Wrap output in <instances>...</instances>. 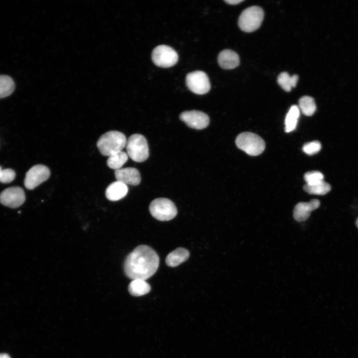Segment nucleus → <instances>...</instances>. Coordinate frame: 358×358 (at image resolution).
Segmentation results:
<instances>
[{
    "label": "nucleus",
    "instance_id": "nucleus-1",
    "mask_svg": "<svg viewBox=\"0 0 358 358\" xmlns=\"http://www.w3.org/2000/svg\"><path fill=\"white\" fill-rule=\"evenodd\" d=\"M159 265V257L152 248L140 245L126 258L124 263L125 274L129 278L145 280L156 272Z\"/></svg>",
    "mask_w": 358,
    "mask_h": 358
},
{
    "label": "nucleus",
    "instance_id": "nucleus-2",
    "mask_svg": "<svg viewBox=\"0 0 358 358\" xmlns=\"http://www.w3.org/2000/svg\"><path fill=\"white\" fill-rule=\"evenodd\" d=\"M127 139L125 135L118 131H109L102 135L96 145L100 153L105 156L122 151L126 147Z\"/></svg>",
    "mask_w": 358,
    "mask_h": 358
},
{
    "label": "nucleus",
    "instance_id": "nucleus-3",
    "mask_svg": "<svg viewBox=\"0 0 358 358\" xmlns=\"http://www.w3.org/2000/svg\"><path fill=\"white\" fill-rule=\"evenodd\" d=\"M237 147L251 156H257L263 152L265 149L264 140L256 134L245 132L240 133L236 138Z\"/></svg>",
    "mask_w": 358,
    "mask_h": 358
},
{
    "label": "nucleus",
    "instance_id": "nucleus-4",
    "mask_svg": "<svg viewBox=\"0 0 358 358\" xmlns=\"http://www.w3.org/2000/svg\"><path fill=\"white\" fill-rule=\"evenodd\" d=\"M264 12L258 6H252L244 9L238 19L240 28L246 32L256 30L261 26L263 20Z\"/></svg>",
    "mask_w": 358,
    "mask_h": 358
},
{
    "label": "nucleus",
    "instance_id": "nucleus-5",
    "mask_svg": "<svg viewBox=\"0 0 358 358\" xmlns=\"http://www.w3.org/2000/svg\"><path fill=\"white\" fill-rule=\"evenodd\" d=\"M128 155L136 162H143L149 155L148 143L145 137L139 134L131 135L126 143Z\"/></svg>",
    "mask_w": 358,
    "mask_h": 358
},
{
    "label": "nucleus",
    "instance_id": "nucleus-6",
    "mask_svg": "<svg viewBox=\"0 0 358 358\" xmlns=\"http://www.w3.org/2000/svg\"><path fill=\"white\" fill-rule=\"evenodd\" d=\"M149 209L153 217L162 221L172 220L178 212L174 202L166 198L155 199L151 202Z\"/></svg>",
    "mask_w": 358,
    "mask_h": 358
},
{
    "label": "nucleus",
    "instance_id": "nucleus-7",
    "mask_svg": "<svg viewBox=\"0 0 358 358\" xmlns=\"http://www.w3.org/2000/svg\"><path fill=\"white\" fill-rule=\"evenodd\" d=\"M177 52L171 47L161 45L155 47L152 53V59L156 66L169 68L175 65L178 61Z\"/></svg>",
    "mask_w": 358,
    "mask_h": 358
},
{
    "label": "nucleus",
    "instance_id": "nucleus-8",
    "mask_svg": "<svg viewBox=\"0 0 358 358\" xmlns=\"http://www.w3.org/2000/svg\"><path fill=\"white\" fill-rule=\"evenodd\" d=\"M185 81L188 89L195 94H204L210 89L209 78L203 71H195L188 73Z\"/></svg>",
    "mask_w": 358,
    "mask_h": 358
},
{
    "label": "nucleus",
    "instance_id": "nucleus-9",
    "mask_svg": "<svg viewBox=\"0 0 358 358\" xmlns=\"http://www.w3.org/2000/svg\"><path fill=\"white\" fill-rule=\"evenodd\" d=\"M50 175L49 168L43 165L32 167L26 173L24 183L25 187L32 190L48 179Z\"/></svg>",
    "mask_w": 358,
    "mask_h": 358
},
{
    "label": "nucleus",
    "instance_id": "nucleus-10",
    "mask_svg": "<svg viewBox=\"0 0 358 358\" xmlns=\"http://www.w3.org/2000/svg\"><path fill=\"white\" fill-rule=\"evenodd\" d=\"M25 200L24 190L19 186L7 188L0 193V202L10 208H14L21 206Z\"/></svg>",
    "mask_w": 358,
    "mask_h": 358
},
{
    "label": "nucleus",
    "instance_id": "nucleus-11",
    "mask_svg": "<svg viewBox=\"0 0 358 358\" xmlns=\"http://www.w3.org/2000/svg\"><path fill=\"white\" fill-rule=\"evenodd\" d=\"M180 119L188 127L198 130L206 128L209 124V116L198 110L185 111L179 115Z\"/></svg>",
    "mask_w": 358,
    "mask_h": 358
},
{
    "label": "nucleus",
    "instance_id": "nucleus-12",
    "mask_svg": "<svg viewBox=\"0 0 358 358\" xmlns=\"http://www.w3.org/2000/svg\"><path fill=\"white\" fill-rule=\"evenodd\" d=\"M114 174L117 180L126 184L135 186L140 183V174L136 168L131 167L121 168L115 170Z\"/></svg>",
    "mask_w": 358,
    "mask_h": 358
},
{
    "label": "nucleus",
    "instance_id": "nucleus-13",
    "mask_svg": "<svg viewBox=\"0 0 358 358\" xmlns=\"http://www.w3.org/2000/svg\"><path fill=\"white\" fill-rule=\"evenodd\" d=\"M320 204V201L316 199H312L308 202H299L293 210L294 218L299 222L305 221L309 217L310 213L318 208Z\"/></svg>",
    "mask_w": 358,
    "mask_h": 358
},
{
    "label": "nucleus",
    "instance_id": "nucleus-14",
    "mask_svg": "<svg viewBox=\"0 0 358 358\" xmlns=\"http://www.w3.org/2000/svg\"><path fill=\"white\" fill-rule=\"evenodd\" d=\"M218 62L224 69H233L239 65L240 59L238 54L230 49L222 51L218 57Z\"/></svg>",
    "mask_w": 358,
    "mask_h": 358
},
{
    "label": "nucleus",
    "instance_id": "nucleus-15",
    "mask_svg": "<svg viewBox=\"0 0 358 358\" xmlns=\"http://www.w3.org/2000/svg\"><path fill=\"white\" fill-rule=\"evenodd\" d=\"M128 188L127 184L116 181L110 183L106 188L105 195L110 201H117L124 198L127 194Z\"/></svg>",
    "mask_w": 358,
    "mask_h": 358
},
{
    "label": "nucleus",
    "instance_id": "nucleus-16",
    "mask_svg": "<svg viewBox=\"0 0 358 358\" xmlns=\"http://www.w3.org/2000/svg\"><path fill=\"white\" fill-rule=\"evenodd\" d=\"M189 257V252L187 250L183 248H178L168 255L166 263L169 267H177L186 261Z\"/></svg>",
    "mask_w": 358,
    "mask_h": 358
},
{
    "label": "nucleus",
    "instance_id": "nucleus-17",
    "mask_svg": "<svg viewBox=\"0 0 358 358\" xmlns=\"http://www.w3.org/2000/svg\"><path fill=\"white\" fill-rule=\"evenodd\" d=\"M128 289L131 295L140 296L148 293L151 290V286L145 280L134 279L129 283Z\"/></svg>",
    "mask_w": 358,
    "mask_h": 358
},
{
    "label": "nucleus",
    "instance_id": "nucleus-18",
    "mask_svg": "<svg viewBox=\"0 0 358 358\" xmlns=\"http://www.w3.org/2000/svg\"><path fill=\"white\" fill-rule=\"evenodd\" d=\"M300 115L299 107L292 105L289 109L285 119L284 130L286 133L290 132L295 129Z\"/></svg>",
    "mask_w": 358,
    "mask_h": 358
},
{
    "label": "nucleus",
    "instance_id": "nucleus-19",
    "mask_svg": "<svg viewBox=\"0 0 358 358\" xmlns=\"http://www.w3.org/2000/svg\"><path fill=\"white\" fill-rule=\"evenodd\" d=\"M331 189V185L323 180L312 184H306L303 186V189L311 194L324 195L329 192Z\"/></svg>",
    "mask_w": 358,
    "mask_h": 358
},
{
    "label": "nucleus",
    "instance_id": "nucleus-20",
    "mask_svg": "<svg viewBox=\"0 0 358 358\" xmlns=\"http://www.w3.org/2000/svg\"><path fill=\"white\" fill-rule=\"evenodd\" d=\"M128 158V154L124 151H120L109 156L107 160V164L112 169L119 170L127 161Z\"/></svg>",
    "mask_w": 358,
    "mask_h": 358
},
{
    "label": "nucleus",
    "instance_id": "nucleus-21",
    "mask_svg": "<svg viewBox=\"0 0 358 358\" xmlns=\"http://www.w3.org/2000/svg\"><path fill=\"white\" fill-rule=\"evenodd\" d=\"M298 80V76L294 75L290 77L285 72L281 73L277 77V82L279 85L286 91L291 90L292 88H294Z\"/></svg>",
    "mask_w": 358,
    "mask_h": 358
},
{
    "label": "nucleus",
    "instance_id": "nucleus-22",
    "mask_svg": "<svg viewBox=\"0 0 358 358\" xmlns=\"http://www.w3.org/2000/svg\"><path fill=\"white\" fill-rule=\"evenodd\" d=\"M15 89L14 82L7 75H0V98L10 95Z\"/></svg>",
    "mask_w": 358,
    "mask_h": 358
},
{
    "label": "nucleus",
    "instance_id": "nucleus-23",
    "mask_svg": "<svg viewBox=\"0 0 358 358\" xmlns=\"http://www.w3.org/2000/svg\"><path fill=\"white\" fill-rule=\"evenodd\" d=\"M299 108L304 115L311 116L316 109V105L312 97L305 95L299 99Z\"/></svg>",
    "mask_w": 358,
    "mask_h": 358
},
{
    "label": "nucleus",
    "instance_id": "nucleus-24",
    "mask_svg": "<svg viewBox=\"0 0 358 358\" xmlns=\"http://www.w3.org/2000/svg\"><path fill=\"white\" fill-rule=\"evenodd\" d=\"M304 179L306 182V184H312L323 180L324 175L319 171H310L305 174Z\"/></svg>",
    "mask_w": 358,
    "mask_h": 358
},
{
    "label": "nucleus",
    "instance_id": "nucleus-25",
    "mask_svg": "<svg viewBox=\"0 0 358 358\" xmlns=\"http://www.w3.org/2000/svg\"><path fill=\"white\" fill-rule=\"evenodd\" d=\"M321 149V144L318 141L306 143L302 148L303 151L309 155H312L318 153Z\"/></svg>",
    "mask_w": 358,
    "mask_h": 358
},
{
    "label": "nucleus",
    "instance_id": "nucleus-26",
    "mask_svg": "<svg viewBox=\"0 0 358 358\" xmlns=\"http://www.w3.org/2000/svg\"><path fill=\"white\" fill-rule=\"evenodd\" d=\"M15 173L11 169L2 170L0 176V182L1 183H9L15 179Z\"/></svg>",
    "mask_w": 358,
    "mask_h": 358
},
{
    "label": "nucleus",
    "instance_id": "nucleus-27",
    "mask_svg": "<svg viewBox=\"0 0 358 358\" xmlns=\"http://www.w3.org/2000/svg\"><path fill=\"white\" fill-rule=\"evenodd\" d=\"M243 0H224L225 2L226 3L232 4V5H235L241 2H242Z\"/></svg>",
    "mask_w": 358,
    "mask_h": 358
},
{
    "label": "nucleus",
    "instance_id": "nucleus-28",
    "mask_svg": "<svg viewBox=\"0 0 358 358\" xmlns=\"http://www.w3.org/2000/svg\"><path fill=\"white\" fill-rule=\"evenodd\" d=\"M0 358H10V357L6 354H0Z\"/></svg>",
    "mask_w": 358,
    "mask_h": 358
},
{
    "label": "nucleus",
    "instance_id": "nucleus-29",
    "mask_svg": "<svg viewBox=\"0 0 358 358\" xmlns=\"http://www.w3.org/2000/svg\"><path fill=\"white\" fill-rule=\"evenodd\" d=\"M356 225H357V227L358 228V218L356 221Z\"/></svg>",
    "mask_w": 358,
    "mask_h": 358
},
{
    "label": "nucleus",
    "instance_id": "nucleus-30",
    "mask_svg": "<svg viewBox=\"0 0 358 358\" xmlns=\"http://www.w3.org/2000/svg\"><path fill=\"white\" fill-rule=\"evenodd\" d=\"M2 170L1 169V167L0 166V176Z\"/></svg>",
    "mask_w": 358,
    "mask_h": 358
}]
</instances>
